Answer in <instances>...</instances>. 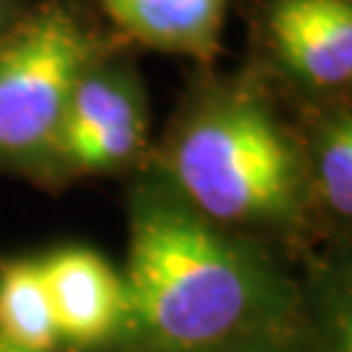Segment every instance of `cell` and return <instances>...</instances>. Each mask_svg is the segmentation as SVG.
<instances>
[{"mask_svg":"<svg viewBox=\"0 0 352 352\" xmlns=\"http://www.w3.org/2000/svg\"><path fill=\"white\" fill-rule=\"evenodd\" d=\"M180 199L214 225H279L302 201L298 146L264 102L214 94L186 118L170 146Z\"/></svg>","mask_w":352,"mask_h":352,"instance_id":"7a4b0ae2","label":"cell"},{"mask_svg":"<svg viewBox=\"0 0 352 352\" xmlns=\"http://www.w3.org/2000/svg\"><path fill=\"white\" fill-rule=\"evenodd\" d=\"M269 34L279 58L314 87H342L350 81V0H274Z\"/></svg>","mask_w":352,"mask_h":352,"instance_id":"5b68a950","label":"cell"},{"mask_svg":"<svg viewBox=\"0 0 352 352\" xmlns=\"http://www.w3.org/2000/svg\"><path fill=\"white\" fill-rule=\"evenodd\" d=\"M60 340L97 344L123 324V279L100 253L60 248L39 258Z\"/></svg>","mask_w":352,"mask_h":352,"instance_id":"277c9868","label":"cell"},{"mask_svg":"<svg viewBox=\"0 0 352 352\" xmlns=\"http://www.w3.org/2000/svg\"><path fill=\"white\" fill-rule=\"evenodd\" d=\"M0 342L21 352H52L60 342L39 261L0 266Z\"/></svg>","mask_w":352,"mask_h":352,"instance_id":"52a82bcc","label":"cell"},{"mask_svg":"<svg viewBox=\"0 0 352 352\" xmlns=\"http://www.w3.org/2000/svg\"><path fill=\"white\" fill-rule=\"evenodd\" d=\"M144 133H146L144 113L128 115L113 126L100 128L97 133L65 146L58 157H63L65 162L76 170H87V173L113 170V167H120L123 162H128L141 149Z\"/></svg>","mask_w":352,"mask_h":352,"instance_id":"30bf717a","label":"cell"},{"mask_svg":"<svg viewBox=\"0 0 352 352\" xmlns=\"http://www.w3.org/2000/svg\"><path fill=\"white\" fill-rule=\"evenodd\" d=\"M136 113H144V107L136 100V91L126 81L89 68L68 100L52 154Z\"/></svg>","mask_w":352,"mask_h":352,"instance_id":"ba28073f","label":"cell"},{"mask_svg":"<svg viewBox=\"0 0 352 352\" xmlns=\"http://www.w3.org/2000/svg\"><path fill=\"white\" fill-rule=\"evenodd\" d=\"M104 13L154 50L212 60L222 47L230 0H100Z\"/></svg>","mask_w":352,"mask_h":352,"instance_id":"8992f818","label":"cell"},{"mask_svg":"<svg viewBox=\"0 0 352 352\" xmlns=\"http://www.w3.org/2000/svg\"><path fill=\"white\" fill-rule=\"evenodd\" d=\"M11 6H13V0H0V26H3V21L8 19V13H11Z\"/></svg>","mask_w":352,"mask_h":352,"instance_id":"8fae6325","label":"cell"},{"mask_svg":"<svg viewBox=\"0 0 352 352\" xmlns=\"http://www.w3.org/2000/svg\"><path fill=\"white\" fill-rule=\"evenodd\" d=\"M123 321L164 352L217 347L269 302L264 269L188 201L141 196L131 214Z\"/></svg>","mask_w":352,"mask_h":352,"instance_id":"6da1fadb","label":"cell"},{"mask_svg":"<svg viewBox=\"0 0 352 352\" xmlns=\"http://www.w3.org/2000/svg\"><path fill=\"white\" fill-rule=\"evenodd\" d=\"M94 42L60 3H45L0 34V154L32 160L55 146Z\"/></svg>","mask_w":352,"mask_h":352,"instance_id":"3957f363","label":"cell"},{"mask_svg":"<svg viewBox=\"0 0 352 352\" xmlns=\"http://www.w3.org/2000/svg\"><path fill=\"white\" fill-rule=\"evenodd\" d=\"M3 352H21V350H16V347H11V344H6V350Z\"/></svg>","mask_w":352,"mask_h":352,"instance_id":"7c38bea8","label":"cell"},{"mask_svg":"<svg viewBox=\"0 0 352 352\" xmlns=\"http://www.w3.org/2000/svg\"><path fill=\"white\" fill-rule=\"evenodd\" d=\"M316 173L327 204L340 214L352 212V120L347 113L329 118L316 141Z\"/></svg>","mask_w":352,"mask_h":352,"instance_id":"9c48e42d","label":"cell"},{"mask_svg":"<svg viewBox=\"0 0 352 352\" xmlns=\"http://www.w3.org/2000/svg\"><path fill=\"white\" fill-rule=\"evenodd\" d=\"M3 350H6V342H0V352H3Z\"/></svg>","mask_w":352,"mask_h":352,"instance_id":"4fadbf2b","label":"cell"}]
</instances>
